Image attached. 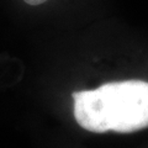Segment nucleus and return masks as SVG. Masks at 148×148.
I'll return each instance as SVG.
<instances>
[{
    "label": "nucleus",
    "mask_w": 148,
    "mask_h": 148,
    "mask_svg": "<svg viewBox=\"0 0 148 148\" xmlns=\"http://www.w3.org/2000/svg\"><path fill=\"white\" fill-rule=\"evenodd\" d=\"M74 116L91 132H133L148 127V83L115 82L73 92Z\"/></svg>",
    "instance_id": "obj_1"
},
{
    "label": "nucleus",
    "mask_w": 148,
    "mask_h": 148,
    "mask_svg": "<svg viewBox=\"0 0 148 148\" xmlns=\"http://www.w3.org/2000/svg\"><path fill=\"white\" fill-rule=\"evenodd\" d=\"M25 3H27L29 5H41V4H43V3H46L47 0H24Z\"/></svg>",
    "instance_id": "obj_2"
}]
</instances>
